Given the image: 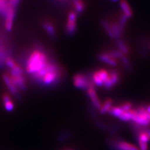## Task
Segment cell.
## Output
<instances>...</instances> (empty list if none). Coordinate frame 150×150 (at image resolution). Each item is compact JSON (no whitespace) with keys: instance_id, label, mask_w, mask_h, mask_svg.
Here are the masks:
<instances>
[{"instance_id":"6da1fadb","label":"cell","mask_w":150,"mask_h":150,"mask_svg":"<svg viewBox=\"0 0 150 150\" xmlns=\"http://www.w3.org/2000/svg\"><path fill=\"white\" fill-rule=\"evenodd\" d=\"M37 81L44 85H51L58 81L60 78V69L54 64L49 63L41 71L33 75Z\"/></svg>"},{"instance_id":"7a4b0ae2","label":"cell","mask_w":150,"mask_h":150,"mask_svg":"<svg viewBox=\"0 0 150 150\" xmlns=\"http://www.w3.org/2000/svg\"><path fill=\"white\" fill-rule=\"evenodd\" d=\"M49 63L43 51L38 50H34L26 62V71L33 75L45 68Z\"/></svg>"},{"instance_id":"3957f363","label":"cell","mask_w":150,"mask_h":150,"mask_svg":"<svg viewBox=\"0 0 150 150\" xmlns=\"http://www.w3.org/2000/svg\"><path fill=\"white\" fill-rule=\"evenodd\" d=\"M74 85L80 89H88L93 87L90 79L83 74H77L73 78Z\"/></svg>"},{"instance_id":"277c9868","label":"cell","mask_w":150,"mask_h":150,"mask_svg":"<svg viewBox=\"0 0 150 150\" xmlns=\"http://www.w3.org/2000/svg\"><path fill=\"white\" fill-rule=\"evenodd\" d=\"M15 7L10 6L4 15V16H5L4 27L7 31H10L12 29L13 20L15 16Z\"/></svg>"},{"instance_id":"5b68a950","label":"cell","mask_w":150,"mask_h":150,"mask_svg":"<svg viewBox=\"0 0 150 150\" xmlns=\"http://www.w3.org/2000/svg\"><path fill=\"white\" fill-rule=\"evenodd\" d=\"M9 76L11 77L12 81L15 84L18 88H20L22 90H25V80L22 74H18L10 71V74H9Z\"/></svg>"},{"instance_id":"8992f818","label":"cell","mask_w":150,"mask_h":150,"mask_svg":"<svg viewBox=\"0 0 150 150\" xmlns=\"http://www.w3.org/2000/svg\"><path fill=\"white\" fill-rule=\"evenodd\" d=\"M112 146H113L117 150H139L134 145L123 141L114 142Z\"/></svg>"},{"instance_id":"52a82bcc","label":"cell","mask_w":150,"mask_h":150,"mask_svg":"<svg viewBox=\"0 0 150 150\" xmlns=\"http://www.w3.org/2000/svg\"><path fill=\"white\" fill-rule=\"evenodd\" d=\"M3 80L4 83V84H6V87L9 90V91H10V93L13 95H16L18 93V88L15 85L14 83L12 81L11 79L9 74H4L3 75Z\"/></svg>"},{"instance_id":"ba28073f","label":"cell","mask_w":150,"mask_h":150,"mask_svg":"<svg viewBox=\"0 0 150 150\" xmlns=\"http://www.w3.org/2000/svg\"><path fill=\"white\" fill-rule=\"evenodd\" d=\"M87 93H88L89 97L90 98V99L93 103V105L95 106L96 108L100 110L101 108V104L99 98H98V97L97 96V94L95 90V88H94V87H91L90 88H88L87 90Z\"/></svg>"},{"instance_id":"9c48e42d","label":"cell","mask_w":150,"mask_h":150,"mask_svg":"<svg viewBox=\"0 0 150 150\" xmlns=\"http://www.w3.org/2000/svg\"><path fill=\"white\" fill-rule=\"evenodd\" d=\"M120 6L123 12V15H125L128 18L132 16L133 11L131 10V8L129 6V4L126 0H121L120 2Z\"/></svg>"},{"instance_id":"30bf717a","label":"cell","mask_w":150,"mask_h":150,"mask_svg":"<svg viewBox=\"0 0 150 150\" xmlns=\"http://www.w3.org/2000/svg\"><path fill=\"white\" fill-rule=\"evenodd\" d=\"M99 58L101 61H103V62H104L108 64L112 65V66L117 64L116 59L111 57L110 54H109V53H101L99 55Z\"/></svg>"},{"instance_id":"8fae6325","label":"cell","mask_w":150,"mask_h":150,"mask_svg":"<svg viewBox=\"0 0 150 150\" xmlns=\"http://www.w3.org/2000/svg\"><path fill=\"white\" fill-rule=\"evenodd\" d=\"M43 28L46 31L47 33L51 38H54L56 36V31L55 28L53 24L49 21H45L43 24Z\"/></svg>"},{"instance_id":"7c38bea8","label":"cell","mask_w":150,"mask_h":150,"mask_svg":"<svg viewBox=\"0 0 150 150\" xmlns=\"http://www.w3.org/2000/svg\"><path fill=\"white\" fill-rule=\"evenodd\" d=\"M75 21H76L75 20H68L67 25H66V31L69 35L74 34L76 30V25Z\"/></svg>"},{"instance_id":"4fadbf2b","label":"cell","mask_w":150,"mask_h":150,"mask_svg":"<svg viewBox=\"0 0 150 150\" xmlns=\"http://www.w3.org/2000/svg\"><path fill=\"white\" fill-rule=\"evenodd\" d=\"M112 100L111 99H108L106 101L101 105V108L100 109V111L101 114H105L106 112H108L112 107Z\"/></svg>"},{"instance_id":"5bb4252c","label":"cell","mask_w":150,"mask_h":150,"mask_svg":"<svg viewBox=\"0 0 150 150\" xmlns=\"http://www.w3.org/2000/svg\"><path fill=\"white\" fill-rule=\"evenodd\" d=\"M123 112L125 111L122 110L121 108V107L119 106H112L108 112L112 116L118 118V117L123 113Z\"/></svg>"},{"instance_id":"9a60e30c","label":"cell","mask_w":150,"mask_h":150,"mask_svg":"<svg viewBox=\"0 0 150 150\" xmlns=\"http://www.w3.org/2000/svg\"><path fill=\"white\" fill-rule=\"evenodd\" d=\"M138 141L148 143L150 141V138L146 131H141L138 134Z\"/></svg>"},{"instance_id":"2e32d148","label":"cell","mask_w":150,"mask_h":150,"mask_svg":"<svg viewBox=\"0 0 150 150\" xmlns=\"http://www.w3.org/2000/svg\"><path fill=\"white\" fill-rule=\"evenodd\" d=\"M117 45L118 46L120 51L123 54H127L129 53L128 47L123 41H122L121 40H117Z\"/></svg>"},{"instance_id":"e0dca14e","label":"cell","mask_w":150,"mask_h":150,"mask_svg":"<svg viewBox=\"0 0 150 150\" xmlns=\"http://www.w3.org/2000/svg\"><path fill=\"white\" fill-rule=\"evenodd\" d=\"M101 25L103 26V28H105V30L106 31L107 33L108 34V35L111 37V38H115V35L113 33V31L112 30V28L111 26L110 23L109 22H108L106 20H103L101 22Z\"/></svg>"},{"instance_id":"ac0fdd59","label":"cell","mask_w":150,"mask_h":150,"mask_svg":"<svg viewBox=\"0 0 150 150\" xmlns=\"http://www.w3.org/2000/svg\"><path fill=\"white\" fill-rule=\"evenodd\" d=\"M92 79L93 83L96 84L97 86H102L103 85V81L102 79L101 78L99 73H98V71H95L93 74L92 76Z\"/></svg>"},{"instance_id":"d6986e66","label":"cell","mask_w":150,"mask_h":150,"mask_svg":"<svg viewBox=\"0 0 150 150\" xmlns=\"http://www.w3.org/2000/svg\"><path fill=\"white\" fill-rule=\"evenodd\" d=\"M75 9L78 13H81L84 9V4L81 0H73Z\"/></svg>"},{"instance_id":"ffe728a7","label":"cell","mask_w":150,"mask_h":150,"mask_svg":"<svg viewBox=\"0 0 150 150\" xmlns=\"http://www.w3.org/2000/svg\"><path fill=\"white\" fill-rule=\"evenodd\" d=\"M110 76L112 82L114 84H116L118 82L120 79V75H119V73L117 71H111V72H110Z\"/></svg>"},{"instance_id":"44dd1931","label":"cell","mask_w":150,"mask_h":150,"mask_svg":"<svg viewBox=\"0 0 150 150\" xmlns=\"http://www.w3.org/2000/svg\"><path fill=\"white\" fill-rule=\"evenodd\" d=\"M3 104H4V108H5V110L6 111H11L13 110V109H14V104H13V103L12 102L11 99L3 102Z\"/></svg>"},{"instance_id":"7402d4cb","label":"cell","mask_w":150,"mask_h":150,"mask_svg":"<svg viewBox=\"0 0 150 150\" xmlns=\"http://www.w3.org/2000/svg\"><path fill=\"white\" fill-rule=\"evenodd\" d=\"M118 118L122 121H131V118H130V114L129 111H125L122 113L119 117Z\"/></svg>"},{"instance_id":"603a6c76","label":"cell","mask_w":150,"mask_h":150,"mask_svg":"<svg viewBox=\"0 0 150 150\" xmlns=\"http://www.w3.org/2000/svg\"><path fill=\"white\" fill-rule=\"evenodd\" d=\"M132 103L130 102H126L123 104H122L120 106L121 107V108L124 111H129V110H131V108H132Z\"/></svg>"},{"instance_id":"cb8c5ba5","label":"cell","mask_w":150,"mask_h":150,"mask_svg":"<svg viewBox=\"0 0 150 150\" xmlns=\"http://www.w3.org/2000/svg\"><path fill=\"white\" fill-rule=\"evenodd\" d=\"M5 63L8 67L11 69H12L16 64V63L15 62V60H14L13 58H11V57H8L6 58Z\"/></svg>"},{"instance_id":"d4e9b609","label":"cell","mask_w":150,"mask_h":150,"mask_svg":"<svg viewBox=\"0 0 150 150\" xmlns=\"http://www.w3.org/2000/svg\"><path fill=\"white\" fill-rule=\"evenodd\" d=\"M109 54H110L111 57H112L115 59L120 58L122 57V56L123 55V54L120 51H118V50L112 51H111V52L109 53Z\"/></svg>"},{"instance_id":"484cf974","label":"cell","mask_w":150,"mask_h":150,"mask_svg":"<svg viewBox=\"0 0 150 150\" xmlns=\"http://www.w3.org/2000/svg\"><path fill=\"white\" fill-rule=\"evenodd\" d=\"M121 60H122V62H123V63L124 64L125 68L129 70L131 69V66H130V63H129V61L128 59V58L126 57V56L123 54V56H122V57L121 58Z\"/></svg>"},{"instance_id":"4316f807","label":"cell","mask_w":150,"mask_h":150,"mask_svg":"<svg viewBox=\"0 0 150 150\" xmlns=\"http://www.w3.org/2000/svg\"><path fill=\"white\" fill-rule=\"evenodd\" d=\"M138 142L139 150H148V143L140 142V141H138Z\"/></svg>"},{"instance_id":"83f0119b","label":"cell","mask_w":150,"mask_h":150,"mask_svg":"<svg viewBox=\"0 0 150 150\" xmlns=\"http://www.w3.org/2000/svg\"><path fill=\"white\" fill-rule=\"evenodd\" d=\"M9 5L13 7H16V6L18 5V4L20 3V0H8Z\"/></svg>"},{"instance_id":"f1b7e54d","label":"cell","mask_w":150,"mask_h":150,"mask_svg":"<svg viewBox=\"0 0 150 150\" xmlns=\"http://www.w3.org/2000/svg\"><path fill=\"white\" fill-rule=\"evenodd\" d=\"M145 108H146V111L148 113H150V105H148L147 106H145Z\"/></svg>"},{"instance_id":"f546056e","label":"cell","mask_w":150,"mask_h":150,"mask_svg":"<svg viewBox=\"0 0 150 150\" xmlns=\"http://www.w3.org/2000/svg\"><path fill=\"white\" fill-rule=\"evenodd\" d=\"M146 132H147L148 134L149 135V138H150V129H148V130H147V131H146Z\"/></svg>"},{"instance_id":"4dcf8cb0","label":"cell","mask_w":150,"mask_h":150,"mask_svg":"<svg viewBox=\"0 0 150 150\" xmlns=\"http://www.w3.org/2000/svg\"><path fill=\"white\" fill-rule=\"evenodd\" d=\"M148 47H149V48L150 49V43L148 44Z\"/></svg>"},{"instance_id":"1f68e13d","label":"cell","mask_w":150,"mask_h":150,"mask_svg":"<svg viewBox=\"0 0 150 150\" xmlns=\"http://www.w3.org/2000/svg\"><path fill=\"white\" fill-rule=\"evenodd\" d=\"M113 1H116V0H113Z\"/></svg>"}]
</instances>
